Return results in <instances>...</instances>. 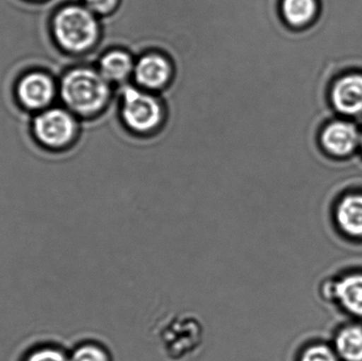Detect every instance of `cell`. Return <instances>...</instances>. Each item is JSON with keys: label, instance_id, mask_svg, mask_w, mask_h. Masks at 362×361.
Returning a JSON list of instances; mask_svg holds the SVG:
<instances>
[{"label": "cell", "instance_id": "6da1fadb", "mask_svg": "<svg viewBox=\"0 0 362 361\" xmlns=\"http://www.w3.org/2000/svg\"><path fill=\"white\" fill-rule=\"evenodd\" d=\"M59 93L69 112L89 119L108 107L116 91L97 68L76 66L62 76Z\"/></svg>", "mask_w": 362, "mask_h": 361}, {"label": "cell", "instance_id": "7a4b0ae2", "mask_svg": "<svg viewBox=\"0 0 362 361\" xmlns=\"http://www.w3.org/2000/svg\"><path fill=\"white\" fill-rule=\"evenodd\" d=\"M55 44L70 54L95 50L101 40L100 17L84 4H69L59 8L51 21Z\"/></svg>", "mask_w": 362, "mask_h": 361}, {"label": "cell", "instance_id": "3957f363", "mask_svg": "<svg viewBox=\"0 0 362 361\" xmlns=\"http://www.w3.org/2000/svg\"><path fill=\"white\" fill-rule=\"evenodd\" d=\"M118 97L121 121L134 135L148 137L161 129L165 108L157 93L127 83L121 85Z\"/></svg>", "mask_w": 362, "mask_h": 361}, {"label": "cell", "instance_id": "277c9868", "mask_svg": "<svg viewBox=\"0 0 362 361\" xmlns=\"http://www.w3.org/2000/svg\"><path fill=\"white\" fill-rule=\"evenodd\" d=\"M31 131L42 148L61 152L69 148L78 139L80 123L69 110L49 108L33 119Z\"/></svg>", "mask_w": 362, "mask_h": 361}, {"label": "cell", "instance_id": "5b68a950", "mask_svg": "<svg viewBox=\"0 0 362 361\" xmlns=\"http://www.w3.org/2000/svg\"><path fill=\"white\" fill-rule=\"evenodd\" d=\"M173 76V61L160 51H146L136 59L133 78L139 88L159 93L171 83Z\"/></svg>", "mask_w": 362, "mask_h": 361}, {"label": "cell", "instance_id": "8992f818", "mask_svg": "<svg viewBox=\"0 0 362 361\" xmlns=\"http://www.w3.org/2000/svg\"><path fill=\"white\" fill-rule=\"evenodd\" d=\"M57 88L50 74L32 71L18 78L15 86V97L28 110H42L52 103Z\"/></svg>", "mask_w": 362, "mask_h": 361}, {"label": "cell", "instance_id": "52a82bcc", "mask_svg": "<svg viewBox=\"0 0 362 361\" xmlns=\"http://www.w3.org/2000/svg\"><path fill=\"white\" fill-rule=\"evenodd\" d=\"M135 64L136 57L129 50L115 47L100 55L97 69L110 84L121 86L133 76Z\"/></svg>", "mask_w": 362, "mask_h": 361}, {"label": "cell", "instance_id": "ba28073f", "mask_svg": "<svg viewBox=\"0 0 362 361\" xmlns=\"http://www.w3.org/2000/svg\"><path fill=\"white\" fill-rule=\"evenodd\" d=\"M359 141V135L354 125L336 122L327 126L322 134V143L329 153L338 156L350 154Z\"/></svg>", "mask_w": 362, "mask_h": 361}, {"label": "cell", "instance_id": "9c48e42d", "mask_svg": "<svg viewBox=\"0 0 362 361\" xmlns=\"http://www.w3.org/2000/svg\"><path fill=\"white\" fill-rule=\"evenodd\" d=\"M334 104L344 114L362 112V76L355 74L341 78L334 87Z\"/></svg>", "mask_w": 362, "mask_h": 361}, {"label": "cell", "instance_id": "30bf717a", "mask_svg": "<svg viewBox=\"0 0 362 361\" xmlns=\"http://www.w3.org/2000/svg\"><path fill=\"white\" fill-rule=\"evenodd\" d=\"M279 10L286 25L293 28L303 27L316 14V0H280Z\"/></svg>", "mask_w": 362, "mask_h": 361}, {"label": "cell", "instance_id": "8fae6325", "mask_svg": "<svg viewBox=\"0 0 362 361\" xmlns=\"http://www.w3.org/2000/svg\"><path fill=\"white\" fill-rule=\"evenodd\" d=\"M337 220L348 235L362 237V195L346 197L338 207Z\"/></svg>", "mask_w": 362, "mask_h": 361}, {"label": "cell", "instance_id": "7c38bea8", "mask_svg": "<svg viewBox=\"0 0 362 361\" xmlns=\"http://www.w3.org/2000/svg\"><path fill=\"white\" fill-rule=\"evenodd\" d=\"M334 292L350 313L362 316V275L346 277L335 284Z\"/></svg>", "mask_w": 362, "mask_h": 361}, {"label": "cell", "instance_id": "4fadbf2b", "mask_svg": "<svg viewBox=\"0 0 362 361\" xmlns=\"http://www.w3.org/2000/svg\"><path fill=\"white\" fill-rule=\"evenodd\" d=\"M338 353L346 361H362V329L350 326L338 334L336 339Z\"/></svg>", "mask_w": 362, "mask_h": 361}, {"label": "cell", "instance_id": "5bb4252c", "mask_svg": "<svg viewBox=\"0 0 362 361\" xmlns=\"http://www.w3.org/2000/svg\"><path fill=\"white\" fill-rule=\"evenodd\" d=\"M19 361H70V354L62 345L40 343L28 349Z\"/></svg>", "mask_w": 362, "mask_h": 361}, {"label": "cell", "instance_id": "9a60e30c", "mask_svg": "<svg viewBox=\"0 0 362 361\" xmlns=\"http://www.w3.org/2000/svg\"><path fill=\"white\" fill-rule=\"evenodd\" d=\"M127 1L131 2V4L135 6V8H134L131 4H127V2L125 1L129 6H131L132 8H133L134 11H135V12H137V11H136L137 10V8H136V6L139 4V6H141L140 2H144V0H127ZM142 10H144V8H142ZM131 12L132 11L129 10L127 6H124L123 4H120V6L117 8L116 12L112 13V14L110 15V18H108L107 23H106L105 30H104V40L110 42L106 44L107 45L108 49L115 48V47H116L117 37H118L119 31H120L123 23H124L125 19L129 17V13ZM119 48H120V47H119Z\"/></svg>", "mask_w": 362, "mask_h": 361}, {"label": "cell", "instance_id": "2e32d148", "mask_svg": "<svg viewBox=\"0 0 362 361\" xmlns=\"http://www.w3.org/2000/svg\"><path fill=\"white\" fill-rule=\"evenodd\" d=\"M70 361H110L106 350L95 343H83L70 352Z\"/></svg>", "mask_w": 362, "mask_h": 361}, {"label": "cell", "instance_id": "e0dca14e", "mask_svg": "<svg viewBox=\"0 0 362 361\" xmlns=\"http://www.w3.org/2000/svg\"><path fill=\"white\" fill-rule=\"evenodd\" d=\"M121 0H83V4L98 17H105L114 13Z\"/></svg>", "mask_w": 362, "mask_h": 361}, {"label": "cell", "instance_id": "ac0fdd59", "mask_svg": "<svg viewBox=\"0 0 362 361\" xmlns=\"http://www.w3.org/2000/svg\"><path fill=\"white\" fill-rule=\"evenodd\" d=\"M301 361H337L333 352L325 345H315L306 350Z\"/></svg>", "mask_w": 362, "mask_h": 361}, {"label": "cell", "instance_id": "d6986e66", "mask_svg": "<svg viewBox=\"0 0 362 361\" xmlns=\"http://www.w3.org/2000/svg\"><path fill=\"white\" fill-rule=\"evenodd\" d=\"M159 1H161V0H153V4H154V6H155V4H158ZM148 6H146V8H144V10L146 11V12H144V10L139 11L140 14H141V16H140V15H139V16L141 17V18H142V17H144V15H148V11H152V10H150V8H152V4H151L150 2H148ZM142 19H144V18H142ZM139 20H140V19L138 18L137 16L134 17L133 20H132V23H129V27H127V31H125L124 35H123L122 42H120L121 48L127 49H127H129L127 47V42H129V36H131L132 32H133V30L135 29L136 25H137V23H139ZM140 21H141V20H140ZM129 52L132 53V54L135 55V54H134L133 52H132L131 50H129Z\"/></svg>", "mask_w": 362, "mask_h": 361}, {"label": "cell", "instance_id": "ffe728a7", "mask_svg": "<svg viewBox=\"0 0 362 361\" xmlns=\"http://www.w3.org/2000/svg\"><path fill=\"white\" fill-rule=\"evenodd\" d=\"M146 4H148V2H150V0H146ZM153 1V0H152ZM151 4V2H150ZM140 4H141V6H139V4H137V6H136V8H137V11L138 12H139L140 10H142V8H144V6H146V4H142V2H140ZM146 6H148V4H146ZM144 12H146V11H144ZM137 13V12H136ZM138 14V13H137ZM139 15V14H138ZM136 15L134 14V13H129V17H127V19H125V21H124V23H123L122 25V28H121L120 29V31H119V33H118V37H117V42H116V47H120V42H122V40H123V35H124V33H125V31H127V27H129V23H132V20H133L134 19V17H135ZM121 48V47H120ZM124 49V48H123ZM134 57H135V55H134Z\"/></svg>", "mask_w": 362, "mask_h": 361}, {"label": "cell", "instance_id": "44dd1931", "mask_svg": "<svg viewBox=\"0 0 362 361\" xmlns=\"http://www.w3.org/2000/svg\"><path fill=\"white\" fill-rule=\"evenodd\" d=\"M32 1H40V0H32Z\"/></svg>", "mask_w": 362, "mask_h": 361}]
</instances>
